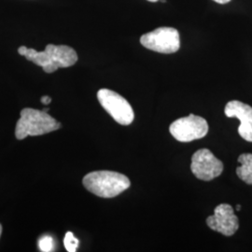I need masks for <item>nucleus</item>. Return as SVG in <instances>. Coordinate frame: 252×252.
Returning a JSON list of instances; mask_svg holds the SVG:
<instances>
[{
  "label": "nucleus",
  "mask_w": 252,
  "mask_h": 252,
  "mask_svg": "<svg viewBox=\"0 0 252 252\" xmlns=\"http://www.w3.org/2000/svg\"><path fill=\"white\" fill-rule=\"evenodd\" d=\"M19 54L25 56L28 61L43 68L46 73H53L58 68L72 66L78 61V54L71 47L66 45H47L43 52L21 46Z\"/></svg>",
  "instance_id": "f257e3e1"
},
{
  "label": "nucleus",
  "mask_w": 252,
  "mask_h": 252,
  "mask_svg": "<svg viewBox=\"0 0 252 252\" xmlns=\"http://www.w3.org/2000/svg\"><path fill=\"white\" fill-rule=\"evenodd\" d=\"M83 186L102 198H113L128 189L130 180L121 173L114 171L91 172L82 180Z\"/></svg>",
  "instance_id": "f03ea898"
},
{
  "label": "nucleus",
  "mask_w": 252,
  "mask_h": 252,
  "mask_svg": "<svg viewBox=\"0 0 252 252\" xmlns=\"http://www.w3.org/2000/svg\"><path fill=\"white\" fill-rule=\"evenodd\" d=\"M17 122L15 135L19 140L27 136L45 135L56 131L61 125L44 110L24 108Z\"/></svg>",
  "instance_id": "7ed1b4c3"
},
{
  "label": "nucleus",
  "mask_w": 252,
  "mask_h": 252,
  "mask_svg": "<svg viewBox=\"0 0 252 252\" xmlns=\"http://www.w3.org/2000/svg\"><path fill=\"white\" fill-rule=\"evenodd\" d=\"M140 43L156 53L174 54L180 50V33L173 27H159L141 36Z\"/></svg>",
  "instance_id": "20e7f679"
},
{
  "label": "nucleus",
  "mask_w": 252,
  "mask_h": 252,
  "mask_svg": "<svg viewBox=\"0 0 252 252\" xmlns=\"http://www.w3.org/2000/svg\"><path fill=\"white\" fill-rule=\"evenodd\" d=\"M101 106L108 114L122 126H129L133 123L135 114L129 102L114 91L101 89L97 93Z\"/></svg>",
  "instance_id": "39448f33"
},
{
  "label": "nucleus",
  "mask_w": 252,
  "mask_h": 252,
  "mask_svg": "<svg viewBox=\"0 0 252 252\" xmlns=\"http://www.w3.org/2000/svg\"><path fill=\"white\" fill-rule=\"evenodd\" d=\"M169 131L175 139L180 142H190L203 138L208 133V125L204 118L190 114L173 122Z\"/></svg>",
  "instance_id": "423d86ee"
},
{
  "label": "nucleus",
  "mask_w": 252,
  "mask_h": 252,
  "mask_svg": "<svg viewBox=\"0 0 252 252\" xmlns=\"http://www.w3.org/2000/svg\"><path fill=\"white\" fill-rule=\"evenodd\" d=\"M190 170L201 180L209 181L221 175L223 163L207 149H202L192 155Z\"/></svg>",
  "instance_id": "0eeeda50"
},
{
  "label": "nucleus",
  "mask_w": 252,
  "mask_h": 252,
  "mask_svg": "<svg viewBox=\"0 0 252 252\" xmlns=\"http://www.w3.org/2000/svg\"><path fill=\"white\" fill-rule=\"evenodd\" d=\"M207 224L216 232L231 236L238 230L239 220L234 215L233 207L228 204H221L215 208L214 215L207 218Z\"/></svg>",
  "instance_id": "6e6552de"
},
{
  "label": "nucleus",
  "mask_w": 252,
  "mask_h": 252,
  "mask_svg": "<svg viewBox=\"0 0 252 252\" xmlns=\"http://www.w3.org/2000/svg\"><path fill=\"white\" fill-rule=\"evenodd\" d=\"M224 113L228 118L240 121L238 133L248 142H252V108L243 102L233 100L226 104Z\"/></svg>",
  "instance_id": "1a4fd4ad"
},
{
  "label": "nucleus",
  "mask_w": 252,
  "mask_h": 252,
  "mask_svg": "<svg viewBox=\"0 0 252 252\" xmlns=\"http://www.w3.org/2000/svg\"><path fill=\"white\" fill-rule=\"evenodd\" d=\"M238 162L241 163L236 168L238 178L247 184L252 185V153H243L238 157Z\"/></svg>",
  "instance_id": "9d476101"
},
{
  "label": "nucleus",
  "mask_w": 252,
  "mask_h": 252,
  "mask_svg": "<svg viewBox=\"0 0 252 252\" xmlns=\"http://www.w3.org/2000/svg\"><path fill=\"white\" fill-rule=\"evenodd\" d=\"M79 240L74 236L71 232H67L64 235L63 245L65 250L68 252H76L79 247Z\"/></svg>",
  "instance_id": "9b49d317"
},
{
  "label": "nucleus",
  "mask_w": 252,
  "mask_h": 252,
  "mask_svg": "<svg viewBox=\"0 0 252 252\" xmlns=\"http://www.w3.org/2000/svg\"><path fill=\"white\" fill-rule=\"evenodd\" d=\"M39 250L43 252H51L54 251V238L51 235H43L38 240Z\"/></svg>",
  "instance_id": "f8f14e48"
},
{
  "label": "nucleus",
  "mask_w": 252,
  "mask_h": 252,
  "mask_svg": "<svg viewBox=\"0 0 252 252\" xmlns=\"http://www.w3.org/2000/svg\"><path fill=\"white\" fill-rule=\"evenodd\" d=\"M52 102V98L50 96H43L41 98V103L44 105H49Z\"/></svg>",
  "instance_id": "ddd939ff"
},
{
  "label": "nucleus",
  "mask_w": 252,
  "mask_h": 252,
  "mask_svg": "<svg viewBox=\"0 0 252 252\" xmlns=\"http://www.w3.org/2000/svg\"><path fill=\"white\" fill-rule=\"evenodd\" d=\"M213 1H215V2L219 3V4H227V3H229L231 0H213Z\"/></svg>",
  "instance_id": "4468645a"
},
{
  "label": "nucleus",
  "mask_w": 252,
  "mask_h": 252,
  "mask_svg": "<svg viewBox=\"0 0 252 252\" xmlns=\"http://www.w3.org/2000/svg\"><path fill=\"white\" fill-rule=\"evenodd\" d=\"M236 209H237V210H240V209H241V207L238 205V206H236Z\"/></svg>",
  "instance_id": "2eb2a0df"
},
{
  "label": "nucleus",
  "mask_w": 252,
  "mask_h": 252,
  "mask_svg": "<svg viewBox=\"0 0 252 252\" xmlns=\"http://www.w3.org/2000/svg\"><path fill=\"white\" fill-rule=\"evenodd\" d=\"M1 234H2V226L0 224V236H1Z\"/></svg>",
  "instance_id": "dca6fc26"
},
{
  "label": "nucleus",
  "mask_w": 252,
  "mask_h": 252,
  "mask_svg": "<svg viewBox=\"0 0 252 252\" xmlns=\"http://www.w3.org/2000/svg\"><path fill=\"white\" fill-rule=\"evenodd\" d=\"M147 1H150V2H157L159 0H147Z\"/></svg>",
  "instance_id": "f3484780"
},
{
  "label": "nucleus",
  "mask_w": 252,
  "mask_h": 252,
  "mask_svg": "<svg viewBox=\"0 0 252 252\" xmlns=\"http://www.w3.org/2000/svg\"><path fill=\"white\" fill-rule=\"evenodd\" d=\"M43 110H44V111H46V112H47V111H48V110H49V108H44V109H43Z\"/></svg>",
  "instance_id": "a211bd4d"
},
{
  "label": "nucleus",
  "mask_w": 252,
  "mask_h": 252,
  "mask_svg": "<svg viewBox=\"0 0 252 252\" xmlns=\"http://www.w3.org/2000/svg\"><path fill=\"white\" fill-rule=\"evenodd\" d=\"M161 1H162V2H164V1H165V0H161Z\"/></svg>",
  "instance_id": "6ab92c4d"
}]
</instances>
